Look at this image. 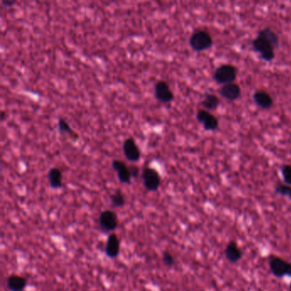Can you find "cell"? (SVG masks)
I'll return each instance as SVG.
<instances>
[{"mask_svg":"<svg viewBox=\"0 0 291 291\" xmlns=\"http://www.w3.org/2000/svg\"><path fill=\"white\" fill-rule=\"evenodd\" d=\"M113 169L115 170V173H117L119 181L122 184L126 185H131V171L126 162L121 160H113Z\"/></svg>","mask_w":291,"mask_h":291,"instance_id":"10","label":"cell"},{"mask_svg":"<svg viewBox=\"0 0 291 291\" xmlns=\"http://www.w3.org/2000/svg\"><path fill=\"white\" fill-rule=\"evenodd\" d=\"M1 3L4 7H11L16 3V1H11V0H2Z\"/></svg>","mask_w":291,"mask_h":291,"instance_id":"25","label":"cell"},{"mask_svg":"<svg viewBox=\"0 0 291 291\" xmlns=\"http://www.w3.org/2000/svg\"><path fill=\"white\" fill-rule=\"evenodd\" d=\"M28 285V280L23 276L11 274L6 279V287L10 291H23Z\"/></svg>","mask_w":291,"mask_h":291,"instance_id":"13","label":"cell"},{"mask_svg":"<svg viewBox=\"0 0 291 291\" xmlns=\"http://www.w3.org/2000/svg\"><path fill=\"white\" fill-rule=\"evenodd\" d=\"M290 291H291V285H290Z\"/></svg>","mask_w":291,"mask_h":291,"instance_id":"27","label":"cell"},{"mask_svg":"<svg viewBox=\"0 0 291 291\" xmlns=\"http://www.w3.org/2000/svg\"><path fill=\"white\" fill-rule=\"evenodd\" d=\"M276 194L285 196L291 200V186L286 184H278L274 188Z\"/></svg>","mask_w":291,"mask_h":291,"instance_id":"21","label":"cell"},{"mask_svg":"<svg viewBox=\"0 0 291 291\" xmlns=\"http://www.w3.org/2000/svg\"><path fill=\"white\" fill-rule=\"evenodd\" d=\"M253 48L256 52H258L263 60L266 62L272 61L275 58V48L272 44H270L266 39L257 36L253 40Z\"/></svg>","mask_w":291,"mask_h":291,"instance_id":"5","label":"cell"},{"mask_svg":"<svg viewBox=\"0 0 291 291\" xmlns=\"http://www.w3.org/2000/svg\"><path fill=\"white\" fill-rule=\"evenodd\" d=\"M190 46L193 51L201 52L207 51L213 45V38L209 32L199 29L192 33L189 40Z\"/></svg>","mask_w":291,"mask_h":291,"instance_id":"2","label":"cell"},{"mask_svg":"<svg viewBox=\"0 0 291 291\" xmlns=\"http://www.w3.org/2000/svg\"><path fill=\"white\" fill-rule=\"evenodd\" d=\"M129 168H130V171H131V177L132 178H137L138 176V174H139V168H138V166H135V165H131V166H129Z\"/></svg>","mask_w":291,"mask_h":291,"instance_id":"24","label":"cell"},{"mask_svg":"<svg viewBox=\"0 0 291 291\" xmlns=\"http://www.w3.org/2000/svg\"><path fill=\"white\" fill-rule=\"evenodd\" d=\"M258 35L266 39L270 44H272L273 45L274 48L276 49L279 47V36H278V34L274 31H272V29H268V28L263 29L262 30L259 31Z\"/></svg>","mask_w":291,"mask_h":291,"instance_id":"19","label":"cell"},{"mask_svg":"<svg viewBox=\"0 0 291 291\" xmlns=\"http://www.w3.org/2000/svg\"><path fill=\"white\" fill-rule=\"evenodd\" d=\"M121 251V240L117 234L110 233L106 241L104 252L109 259H115L118 257Z\"/></svg>","mask_w":291,"mask_h":291,"instance_id":"11","label":"cell"},{"mask_svg":"<svg viewBox=\"0 0 291 291\" xmlns=\"http://www.w3.org/2000/svg\"><path fill=\"white\" fill-rule=\"evenodd\" d=\"M98 221H99L100 228L104 232L113 233L118 228V215L115 212L110 209L101 212Z\"/></svg>","mask_w":291,"mask_h":291,"instance_id":"6","label":"cell"},{"mask_svg":"<svg viewBox=\"0 0 291 291\" xmlns=\"http://www.w3.org/2000/svg\"><path fill=\"white\" fill-rule=\"evenodd\" d=\"M196 119L203 126L206 131H215L219 127L218 119L206 109L198 110L196 113Z\"/></svg>","mask_w":291,"mask_h":291,"instance_id":"9","label":"cell"},{"mask_svg":"<svg viewBox=\"0 0 291 291\" xmlns=\"http://www.w3.org/2000/svg\"><path fill=\"white\" fill-rule=\"evenodd\" d=\"M154 95L159 102L169 103L174 98L173 91L165 80H158L154 87Z\"/></svg>","mask_w":291,"mask_h":291,"instance_id":"7","label":"cell"},{"mask_svg":"<svg viewBox=\"0 0 291 291\" xmlns=\"http://www.w3.org/2000/svg\"><path fill=\"white\" fill-rule=\"evenodd\" d=\"M221 96L229 101H235L241 96V88L237 83H230L224 85L221 87Z\"/></svg>","mask_w":291,"mask_h":291,"instance_id":"14","label":"cell"},{"mask_svg":"<svg viewBox=\"0 0 291 291\" xmlns=\"http://www.w3.org/2000/svg\"><path fill=\"white\" fill-rule=\"evenodd\" d=\"M126 196L121 190H116L110 195V202L114 208H122L126 205Z\"/></svg>","mask_w":291,"mask_h":291,"instance_id":"20","label":"cell"},{"mask_svg":"<svg viewBox=\"0 0 291 291\" xmlns=\"http://www.w3.org/2000/svg\"><path fill=\"white\" fill-rule=\"evenodd\" d=\"M162 263H163L164 266H166V267H169V268L173 267L176 264L175 257L169 251H164L163 254H162Z\"/></svg>","mask_w":291,"mask_h":291,"instance_id":"22","label":"cell"},{"mask_svg":"<svg viewBox=\"0 0 291 291\" xmlns=\"http://www.w3.org/2000/svg\"><path fill=\"white\" fill-rule=\"evenodd\" d=\"M142 180L145 189L151 192H157L161 186V175L157 169L145 166L142 171Z\"/></svg>","mask_w":291,"mask_h":291,"instance_id":"4","label":"cell"},{"mask_svg":"<svg viewBox=\"0 0 291 291\" xmlns=\"http://www.w3.org/2000/svg\"><path fill=\"white\" fill-rule=\"evenodd\" d=\"M237 67L231 64H223L216 68L214 74V79L218 83L223 86L226 84L233 83L237 79Z\"/></svg>","mask_w":291,"mask_h":291,"instance_id":"3","label":"cell"},{"mask_svg":"<svg viewBox=\"0 0 291 291\" xmlns=\"http://www.w3.org/2000/svg\"><path fill=\"white\" fill-rule=\"evenodd\" d=\"M254 101L261 109H268L273 105L272 96L265 91L259 90L254 94Z\"/></svg>","mask_w":291,"mask_h":291,"instance_id":"15","label":"cell"},{"mask_svg":"<svg viewBox=\"0 0 291 291\" xmlns=\"http://www.w3.org/2000/svg\"><path fill=\"white\" fill-rule=\"evenodd\" d=\"M281 173L284 183L288 186H291V165L286 164L282 166Z\"/></svg>","mask_w":291,"mask_h":291,"instance_id":"23","label":"cell"},{"mask_svg":"<svg viewBox=\"0 0 291 291\" xmlns=\"http://www.w3.org/2000/svg\"><path fill=\"white\" fill-rule=\"evenodd\" d=\"M49 184L52 189H60L63 186V173L61 169L58 167H51L49 170L48 174Z\"/></svg>","mask_w":291,"mask_h":291,"instance_id":"16","label":"cell"},{"mask_svg":"<svg viewBox=\"0 0 291 291\" xmlns=\"http://www.w3.org/2000/svg\"><path fill=\"white\" fill-rule=\"evenodd\" d=\"M58 130L62 134H68V136L74 141L79 138V135L76 131L73 130V128H71L70 125L66 122V120L62 116L58 118Z\"/></svg>","mask_w":291,"mask_h":291,"instance_id":"17","label":"cell"},{"mask_svg":"<svg viewBox=\"0 0 291 291\" xmlns=\"http://www.w3.org/2000/svg\"><path fill=\"white\" fill-rule=\"evenodd\" d=\"M220 98L214 94H207L205 96L204 99L201 102V105L202 106L203 109H206L208 111L215 110L217 109L218 106L220 105Z\"/></svg>","mask_w":291,"mask_h":291,"instance_id":"18","label":"cell"},{"mask_svg":"<svg viewBox=\"0 0 291 291\" xmlns=\"http://www.w3.org/2000/svg\"><path fill=\"white\" fill-rule=\"evenodd\" d=\"M123 153L127 160L131 162H137L140 160L141 151L133 138H128L124 141L122 145Z\"/></svg>","mask_w":291,"mask_h":291,"instance_id":"8","label":"cell"},{"mask_svg":"<svg viewBox=\"0 0 291 291\" xmlns=\"http://www.w3.org/2000/svg\"><path fill=\"white\" fill-rule=\"evenodd\" d=\"M268 266L270 272L275 278H291V262H289L281 257L277 256H270Z\"/></svg>","mask_w":291,"mask_h":291,"instance_id":"1","label":"cell"},{"mask_svg":"<svg viewBox=\"0 0 291 291\" xmlns=\"http://www.w3.org/2000/svg\"><path fill=\"white\" fill-rule=\"evenodd\" d=\"M5 117H6V114H5V112H4V111H2V112H1V121H2V122H3V121H4V119H5Z\"/></svg>","mask_w":291,"mask_h":291,"instance_id":"26","label":"cell"},{"mask_svg":"<svg viewBox=\"0 0 291 291\" xmlns=\"http://www.w3.org/2000/svg\"><path fill=\"white\" fill-rule=\"evenodd\" d=\"M225 256L227 259V261L230 264H237L241 259H243V250L238 246L237 242L235 240H230L228 242L225 248Z\"/></svg>","mask_w":291,"mask_h":291,"instance_id":"12","label":"cell"}]
</instances>
